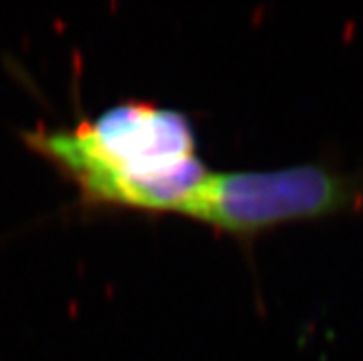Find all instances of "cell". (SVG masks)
Here are the masks:
<instances>
[{
    "mask_svg": "<svg viewBox=\"0 0 363 361\" xmlns=\"http://www.w3.org/2000/svg\"><path fill=\"white\" fill-rule=\"evenodd\" d=\"M23 142L76 190L85 211L183 216L211 174L189 116L125 100L70 128L37 126Z\"/></svg>",
    "mask_w": 363,
    "mask_h": 361,
    "instance_id": "obj_1",
    "label": "cell"
},
{
    "mask_svg": "<svg viewBox=\"0 0 363 361\" xmlns=\"http://www.w3.org/2000/svg\"><path fill=\"white\" fill-rule=\"evenodd\" d=\"M349 212H363V166L345 172L330 162H303L211 172L183 218L249 243L284 225Z\"/></svg>",
    "mask_w": 363,
    "mask_h": 361,
    "instance_id": "obj_2",
    "label": "cell"
}]
</instances>
